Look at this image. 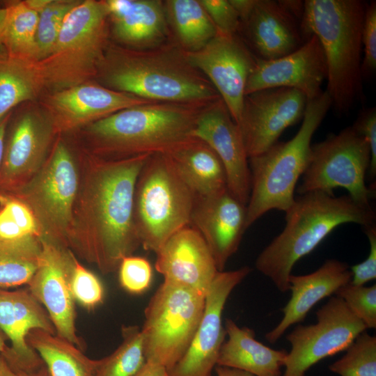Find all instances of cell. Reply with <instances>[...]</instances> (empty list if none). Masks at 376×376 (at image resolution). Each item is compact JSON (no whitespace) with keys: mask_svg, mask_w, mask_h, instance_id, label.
<instances>
[{"mask_svg":"<svg viewBox=\"0 0 376 376\" xmlns=\"http://www.w3.org/2000/svg\"><path fill=\"white\" fill-rule=\"evenodd\" d=\"M196 198L168 155H150L134 191V219L141 245L156 253L189 226Z\"/></svg>","mask_w":376,"mask_h":376,"instance_id":"obj_8","label":"cell"},{"mask_svg":"<svg viewBox=\"0 0 376 376\" xmlns=\"http://www.w3.org/2000/svg\"><path fill=\"white\" fill-rule=\"evenodd\" d=\"M109 19L105 1H81L69 13L50 54L35 62L43 87L56 92L97 75L109 45Z\"/></svg>","mask_w":376,"mask_h":376,"instance_id":"obj_7","label":"cell"},{"mask_svg":"<svg viewBox=\"0 0 376 376\" xmlns=\"http://www.w3.org/2000/svg\"><path fill=\"white\" fill-rule=\"evenodd\" d=\"M193 134L217 155L225 169L228 191L246 205L251 191L249 158L240 130L221 98L201 111Z\"/></svg>","mask_w":376,"mask_h":376,"instance_id":"obj_18","label":"cell"},{"mask_svg":"<svg viewBox=\"0 0 376 376\" xmlns=\"http://www.w3.org/2000/svg\"><path fill=\"white\" fill-rule=\"evenodd\" d=\"M54 126L50 118L32 112L19 115L6 130L0 168V194L32 177L47 159Z\"/></svg>","mask_w":376,"mask_h":376,"instance_id":"obj_20","label":"cell"},{"mask_svg":"<svg viewBox=\"0 0 376 376\" xmlns=\"http://www.w3.org/2000/svg\"><path fill=\"white\" fill-rule=\"evenodd\" d=\"M286 224L258 255L255 266L277 289L290 290L288 279L295 263L308 255L336 227L354 223L363 228L375 224L373 209L357 205L348 195L312 191L295 197L285 212Z\"/></svg>","mask_w":376,"mask_h":376,"instance_id":"obj_4","label":"cell"},{"mask_svg":"<svg viewBox=\"0 0 376 376\" xmlns=\"http://www.w3.org/2000/svg\"><path fill=\"white\" fill-rule=\"evenodd\" d=\"M369 243L370 252L361 263L350 267L352 273L350 283L354 285H364L376 278V226L375 224L363 228Z\"/></svg>","mask_w":376,"mask_h":376,"instance_id":"obj_44","label":"cell"},{"mask_svg":"<svg viewBox=\"0 0 376 376\" xmlns=\"http://www.w3.org/2000/svg\"><path fill=\"white\" fill-rule=\"evenodd\" d=\"M112 33L129 49L144 50L168 42L171 36L164 1L160 0L105 1Z\"/></svg>","mask_w":376,"mask_h":376,"instance_id":"obj_25","label":"cell"},{"mask_svg":"<svg viewBox=\"0 0 376 376\" xmlns=\"http://www.w3.org/2000/svg\"><path fill=\"white\" fill-rule=\"evenodd\" d=\"M218 33L237 34L240 19L229 0H199Z\"/></svg>","mask_w":376,"mask_h":376,"instance_id":"obj_42","label":"cell"},{"mask_svg":"<svg viewBox=\"0 0 376 376\" xmlns=\"http://www.w3.org/2000/svg\"><path fill=\"white\" fill-rule=\"evenodd\" d=\"M246 205L227 189L210 196L196 197L191 217L194 228L202 235L223 272L235 253L246 228Z\"/></svg>","mask_w":376,"mask_h":376,"instance_id":"obj_21","label":"cell"},{"mask_svg":"<svg viewBox=\"0 0 376 376\" xmlns=\"http://www.w3.org/2000/svg\"><path fill=\"white\" fill-rule=\"evenodd\" d=\"M354 130L364 137L370 149V163L368 169L370 180L376 176V109L368 107L363 109L352 126Z\"/></svg>","mask_w":376,"mask_h":376,"instance_id":"obj_43","label":"cell"},{"mask_svg":"<svg viewBox=\"0 0 376 376\" xmlns=\"http://www.w3.org/2000/svg\"><path fill=\"white\" fill-rule=\"evenodd\" d=\"M370 163L368 141L347 127L311 145L309 162L297 191L299 195L312 191L334 195V189L344 188L357 205L373 209L370 201L375 188L368 187L365 182Z\"/></svg>","mask_w":376,"mask_h":376,"instance_id":"obj_11","label":"cell"},{"mask_svg":"<svg viewBox=\"0 0 376 376\" xmlns=\"http://www.w3.org/2000/svg\"><path fill=\"white\" fill-rule=\"evenodd\" d=\"M367 329L376 328V284L366 287L350 282L335 293Z\"/></svg>","mask_w":376,"mask_h":376,"instance_id":"obj_38","label":"cell"},{"mask_svg":"<svg viewBox=\"0 0 376 376\" xmlns=\"http://www.w3.org/2000/svg\"><path fill=\"white\" fill-rule=\"evenodd\" d=\"M352 273L348 265L336 260H327L315 272L306 275L290 274L288 279L291 297L283 308L279 323L265 334L270 343L277 342L292 325L301 322L311 309L320 301L335 294L349 283Z\"/></svg>","mask_w":376,"mask_h":376,"instance_id":"obj_26","label":"cell"},{"mask_svg":"<svg viewBox=\"0 0 376 376\" xmlns=\"http://www.w3.org/2000/svg\"><path fill=\"white\" fill-rule=\"evenodd\" d=\"M164 7L174 42L185 52L203 48L217 33L199 0H167Z\"/></svg>","mask_w":376,"mask_h":376,"instance_id":"obj_30","label":"cell"},{"mask_svg":"<svg viewBox=\"0 0 376 376\" xmlns=\"http://www.w3.org/2000/svg\"><path fill=\"white\" fill-rule=\"evenodd\" d=\"M70 288L75 301L86 308H94L103 301L104 290L100 280L77 260L74 267Z\"/></svg>","mask_w":376,"mask_h":376,"instance_id":"obj_39","label":"cell"},{"mask_svg":"<svg viewBox=\"0 0 376 376\" xmlns=\"http://www.w3.org/2000/svg\"><path fill=\"white\" fill-rule=\"evenodd\" d=\"M149 156L94 158L79 180L68 245L102 274L118 269L122 259L141 245L134 198L139 175Z\"/></svg>","mask_w":376,"mask_h":376,"instance_id":"obj_1","label":"cell"},{"mask_svg":"<svg viewBox=\"0 0 376 376\" xmlns=\"http://www.w3.org/2000/svg\"><path fill=\"white\" fill-rule=\"evenodd\" d=\"M217 376H255L238 369L217 365L214 368Z\"/></svg>","mask_w":376,"mask_h":376,"instance_id":"obj_47","label":"cell"},{"mask_svg":"<svg viewBox=\"0 0 376 376\" xmlns=\"http://www.w3.org/2000/svg\"><path fill=\"white\" fill-rule=\"evenodd\" d=\"M123 341L109 356L100 359L95 376H133L146 362L141 328L123 326Z\"/></svg>","mask_w":376,"mask_h":376,"instance_id":"obj_34","label":"cell"},{"mask_svg":"<svg viewBox=\"0 0 376 376\" xmlns=\"http://www.w3.org/2000/svg\"><path fill=\"white\" fill-rule=\"evenodd\" d=\"M317 321L297 325L286 336L291 345L282 376H306L321 360L346 349L367 329L340 298L332 297L316 312Z\"/></svg>","mask_w":376,"mask_h":376,"instance_id":"obj_12","label":"cell"},{"mask_svg":"<svg viewBox=\"0 0 376 376\" xmlns=\"http://www.w3.org/2000/svg\"><path fill=\"white\" fill-rule=\"evenodd\" d=\"M43 88L35 62L0 56V120Z\"/></svg>","mask_w":376,"mask_h":376,"instance_id":"obj_31","label":"cell"},{"mask_svg":"<svg viewBox=\"0 0 376 376\" xmlns=\"http://www.w3.org/2000/svg\"><path fill=\"white\" fill-rule=\"evenodd\" d=\"M185 55L189 63L211 82L237 125L256 56L237 33L218 32L203 48Z\"/></svg>","mask_w":376,"mask_h":376,"instance_id":"obj_14","label":"cell"},{"mask_svg":"<svg viewBox=\"0 0 376 376\" xmlns=\"http://www.w3.org/2000/svg\"><path fill=\"white\" fill-rule=\"evenodd\" d=\"M79 180L72 154L58 141L32 177L3 193L13 195L29 207L36 219L40 239L68 245Z\"/></svg>","mask_w":376,"mask_h":376,"instance_id":"obj_10","label":"cell"},{"mask_svg":"<svg viewBox=\"0 0 376 376\" xmlns=\"http://www.w3.org/2000/svg\"><path fill=\"white\" fill-rule=\"evenodd\" d=\"M80 2V0H48L40 10L36 36L35 62L44 59L50 54L65 19Z\"/></svg>","mask_w":376,"mask_h":376,"instance_id":"obj_36","label":"cell"},{"mask_svg":"<svg viewBox=\"0 0 376 376\" xmlns=\"http://www.w3.org/2000/svg\"><path fill=\"white\" fill-rule=\"evenodd\" d=\"M97 75L108 88L153 102L208 104L221 98L174 42L144 50L108 45Z\"/></svg>","mask_w":376,"mask_h":376,"instance_id":"obj_2","label":"cell"},{"mask_svg":"<svg viewBox=\"0 0 376 376\" xmlns=\"http://www.w3.org/2000/svg\"><path fill=\"white\" fill-rule=\"evenodd\" d=\"M155 253V269L164 281L205 295L219 272L205 240L189 226L171 235Z\"/></svg>","mask_w":376,"mask_h":376,"instance_id":"obj_22","label":"cell"},{"mask_svg":"<svg viewBox=\"0 0 376 376\" xmlns=\"http://www.w3.org/2000/svg\"><path fill=\"white\" fill-rule=\"evenodd\" d=\"M148 102L151 101L88 81L53 92L46 103L54 127L68 130Z\"/></svg>","mask_w":376,"mask_h":376,"instance_id":"obj_23","label":"cell"},{"mask_svg":"<svg viewBox=\"0 0 376 376\" xmlns=\"http://www.w3.org/2000/svg\"><path fill=\"white\" fill-rule=\"evenodd\" d=\"M301 19L292 13L283 1L256 0L249 15L240 20L238 32L263 60L290 54L305 41Z\"/></svg>","mask_w":376,"mask_h":376,"instance_id":"obj_24","label":"cell"},{"mask_svg":"<svg viewBox=\"0 0 376 376\" xmlns=\"http://www.w3.org/2000/svg\"><path fill=\"white\" fill-rule=\"evenodd\" d=\"M368 2L361 0H306L301 20L306 40L318 39L326 60L327 89L331 106L346 114L363 93L362 31Z\"/></svg>","mask_w":376,"mask_h":376,"instance_id":"obj_3","label":"cell"},{"mask_svg":"<svg viewBox=\"0 0 376 376\" xmlns=\"http://www.w3.org/2000/svg\"><path fill=\"white\" fill-rule=\"evenodd\" d=\"M8 8L6 6L0 8V56H5L6 54L3 47V35L5 24L8 16Z\"/></svg>","mask_w":376,"mask_h":376,"instance_id":"obj_49","label":"cell"},{"mask_svg":"<svg viewBox=\"0 0 376 376\" xmlns=\"http://www.w3.org/2000/svg\"><path fill=\"white\" fill-rule=\"evenodd\" d=\"M41 251L38 236L0 240V287L27 285L38 268Z\"/></svg>","mask_w":376,"mask_h":376,"instance_id":"obj_32","label":"cell"},{"mask_svg":"<svg viewBox=\"0 0 376 376\" xmlns=\"http://www.w3.org/2000/svg\"><path fill=\"white\" fill-rule=\"evenodd\" d=\"M229 1L237 11L241 20L251 12L256 0H229Z\"/></svg>","mask_w":376,"mask_h":376,"instance_id":"obj_46","label":"cell"},{"mask_svg":"<svg viewBox=\"0 0 376 376\" xmlns=\"http://www.w3.org/2000/svg\"><path fill=\"white\" fill-rule=\"evenodd\" d=\"M331 106L326 91L307 100L301 125L291 139L276 142L263 153L249 158L251 191L246 229L266 212H285L292 205L296 184L309 162L313 136Z\"/></svg>","mask_w":376,"mask_h":376,"instance_id":"obj_6","label":"cell"},{"mask_svg":"<svg viewBox=\"0 0 376 376\" xmlns=\"http://www.w3.org/2000/svg\"><path fill=\"white\" fill-rule=\"evenodd\" d=\"M307 99L290 88H272L245 95L240 130L248 158L275 144L283 131L302 120Z\"/></svg>","mask_w":376,"mask_h":376,"instance_id":"obj_15","label":"cell"},{"mask_svg":"<svg viewBox=\"0 0 376 376\" xmlns=\"http://www.w3.org/2000/svg\"><path fill=\"white\" fill-rule=\"evenodd\" d=\"M363 57L361 63L363 78L372 76L376 70V1L367 3L362 31Z\"/></svg>","mask_w":376,"mask_h":376,"instance_id":"obj_41","label":"cell"},{"mask_svg":"<svg viewBox=\"0 0 376 376\" xmlns=\"http://www.w3.org/2000/svg\"><path fill=\"white\" fill-rule=\"evenodd\" d=\"M28 235L40 238L36 219L29 207L8 193L0 194V240H13Z\"/></svg>","mask_w":376,"mask_h":376,"instance_id":"obj_37","label":"cell"},{"mask_svg":"<svg viewBox=\"0 0 376 376\" xmlns=\"http://www.w3.org/2000/svg\"><path fill=\"white\" fill-rule=\"evenodd\" d=\"M251 271L245 266L217 274L205 295L203 314L194 338L183 357L168 370L171 376H212L226 335L222 324L225 304Z\"/></svg>","mask_w":376,"mask_h":376,"instance_id":"obj_16","label":"cell"},{"mask_svg":"<svg viewBox=\"0 0 376 376\" xmlns=\"http://www.w3.org/2000/svg\"><path fill=\"white\" fill-rule=\"evenodd\" d=\"M196 197H206L227 189L225 169L214 151L196 139L168 155Z\"/></svg>","mask_w":376,"mask_h":376,"instance_id":"obj_28","label":"cell"},{"mask_svg":"<svg viewBox=\"0 0 376 376\" xmlns=\"http://www.w3.org/2000/svg\"><path fill=\"white\" fill-rule=\"evenodd\" d=\"M14 372L15 373V376H50L45 364L40 368L33 371L25 372L17 370Z\"/></svg>","mask_w":376,"mask_h":376,"instance_id":"obj_50","label":"cell"},{"mask_svg":"<svg viewBox=\"0 0 376 376\" xmlns=\"http://www.w3.org/2000/svg\"><path fill=\"white\" fill-rule=\"evenodd\" d=\"M228 340L221 345L217 365L238 369L255 376H282L288 354L274 350L256 338L253 329L239 327L233 320L225 321Z\"/></svg>","mask_w":376,"mask_h":376,"instance_id":"obj_27","label":"cell"},{"mask_svg":"<svg viewBox=\"0 0 376 376\" xmlns=\"http://www.w3.org/2000/svg\"><path fill=\"white\" fill-rule=\"evenodd\" d=\"M329 369L339 376H376V337L360 334Z\"/></svg>","mask_w":376,"mask_h":376,"instance_id":"obj_35","label":"cell"},{"mask_svg":"<svg viewBox=\"0 0 376 376\" xmlns=\"http://www.w3.org/2000/svg\"><path fill=\"white\" fill-rule=\"evenodd\" d=\"M327 69L322 46L312 35L297 49L272 60L256 58L248 78L245 95L272 88H290L302 93L307 100L318 97L327 79Z\"/></svg>","mask_w":376,"mask_h":376,"instance_id":"obj_17","label":"cell"},{"mask_svg":"<svg viewBox=\"0 0 376 376\" xmlns=\"http://www.w3.org/2000/svg\"><path fill=\"white\" fill-rule=\"evenodd\" d=\"M40 240V262L27 288L47 312L56 334L82 350V340L76 328L75 301L70 288L77 258L65 244Z\"/></svg>","mask_w":376,"mask_h":376,"instance_id":"obj_13","label":"cell"},{"mask_svg":"<svg viewBox=\"0 0 376 376\" xmlns=\"http://www.w3.org/2000/svg\"><path fill=\"white\" fill-rule=\"evenodd\" d=\"M208 104L151 101L98 120L88 132L97 151L111 159L170 155L196 139V119Z\"/></svg>","mask_w":376,"mask_h":376,"instance_id":"obj_5","label":"cell"},{"mask_svg":"<svg viewBox=\"0 0 376 376\" xmlns=\"http://www.w3.org/2000/svg\"><path fill=\"white\" fill-rule=\"evenodd\" d=\"M34 329L56 334L47 312L27 288L0 287V330L11 344L1 354L13 371L31 372L45 364L26 341L27 334Z\"/></svg>","mask_w":376,"mask_h":376,"instance_id":"obj_19","label":"cell"},{"mask_svg":"<svg viewBox=\"0 0 376 376\" xmlns=\"http://www.w3.org/2000/svg\"><path fill=\"white\" fill-rule=\"evenodd\" d=\"M205 295L164 281L145 308L141 328L146 361L169 370L187 350L203 314Z\"/></svg>","mask_w":376,"mask_h":376,"instance_id":"obj_9","label":"cell"},{"mask_svg":"<svg viewBox=\"0 0 376 376\" xmlns=\"http://www.w3.org/2000/svg\"><path fill=\"white\" fill-rule=\"evenodd\" d=\"M28 344L38 354L50 376H95L100 359L87 357L74 343L41 329L31 330Z\"/></svg>","mask_w":376,"mask_h":376,"instance_id":"obj_29","label":"cell"},{"mask_svg":"<svg viewBox=\"0 0 376 376\" xmlns=\"http://www.w3.org/2000/svg\"><path fill=\"white\" fill-rule=\"evenodd\" d=\"M133 376H171L166 368L159 363L146 361Z\"/></svg>","mask_w":376,"mask_h":376,"instance_id":"obj_45","label":"cell"},{"mask_svg":"<svg viewBox=\"0 0 376 376\" xmlns=\"http://www.w3.org/2000/svg\"><path fill=\"white\" fill-rule=\"evenodd\" d=\"M118 269L120 285L129 293L140 295L150 286L152 269L146 258L127 256L122 259Z\"/></svg>","mask_w":376,"mask_h":376,"instance_id":"obj_40","label":"cell"},{"mask_svg":"<svg viewBox=\"0 0 376 376\" xmlns=\"http://www.w3.org/2000/svg\"><path fill=\"white\" fill-rule=\"evenodd\" d=\"M11 117V112L8 113L0 120V168L2 162L4 141L7 127Z\"/></svg>","mask_w":376,"mask_h":376,"instance_id":"obj_48","label":"cell"},{"mask_svg":"<svg viewBox=\"0 0 376 376\" xmlns=\"http://www.w3.org/2000/svg\"><path fill=\"white\" fill-rule=\"evenodd\" d=\"M6 339H8L6 336L0 330V354L3 353L8 347Z\"/></svg>","mask_w":376,"mask_h":376,"instance_id":"obj_52","label":"cell"},{"mask_svg":"<svg viewBox=\"0 0 376 376\" xmlns=\"http://www.w3.org/2000/svg\"><path fill=\"white\" fill-rule=\"evenodd\" d=\"M0 376H15V372L10 368L3 357L0 354Z\"/></svg>","mask_w":376,"mask_h":376,"instance_id":"obj_51","label":"cell"},{"mask_svg":"<svg viewBox=\"0 0 376 376\" xmlns=\"http://www.w3.org/2000/svg\"><path fill=\"white\" fill-rule=\"evenodd\" d=\"M8 16L3 35L6 56L35 62L39 11L29 1L6 3Z\"/></svg>","mask_w":376,"mask_h":376,"instance_id":"obj_33","label":"cell"}]
</instances>
